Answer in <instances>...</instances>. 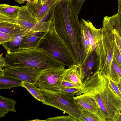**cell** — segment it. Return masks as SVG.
<instances>
[{
  "label": "cell",
  "instance_id": "1",
  "mask_svg": "<svg viewBox=\"0 0 121 121\" xmlns=\"http://www.w3.org/2000/svg\"><path fill=\"white\" fill-rule=\"evenodd\" d=\"M54 31L67 50L74 64H81L86 55L81 39L80 21L77 20L69 2H59L52 20Z\"/></svg>",
  "mask_w": 121,
  "mask_h": 121
},
{
  "label": "cell",
  "instance_id": "2",
  "mask_svg": "<svg viewBox=\"0 0 121 121\" xmlns=\"http://www.w3.org/2000/svg\"><path fill=\"white\" fill-rule=\"evenodd\" d=\"M85 95L93 99L105 121H116L121 112V100L110 84L107 76L95 73L83 82L75 95Z\"/></svg>",
  "mask_w": 121,
  "mask_h": 121
},
{
  "label": "cell",
  "instance_id": "3",
  "mask_svg": "<svg viewBox=\"0 0 121 121\" xmlns=\"http://www.w3.org/2000/svg\"><path fill=\"white\" fill-rule=\"evenodd\" d=\"M4 59L7 65L9 66H27L41 70L65 68L66 66L47 50L39 47L6 53Z\"/></svg>",
  "mask_w": 121,
  "mask_h": 121
},
{
  "label": "cell",
  "instance_id": "4",
  "mask_svg": "<svg viewBox=\"0 0 121 121\" xmlns=\"http://www.w3.org/2000/svg\"><path fill=\"white\" fill-rule=\"evenodd\" d=\"M44 99L42 104L54 107L80 121L81 112L74 98V95L58 91L40 89Z\"/></svg>",
  "mask_w": 121,
  "mask_h": 121
},
{
  "label": "cell",
  "instance_id": "5",
  "mask_svg": "<svg viewBox=\"0 0 121 121\" xmlns=\"http://www.w3.org/2000/svg\"><path fill=\"white\" fill-rule=\"evenodd\" d=\"M38 47L47 50L68 66L74 64L67 50L54 31L48 32Z\"/></svg>",
  "mask_w": 121,
  "mask_h": 121
},
{
  "label": "cell",
  "instance_id": "6",
  "mask_svg": "<svg viewBox=\"0 0 121 121\" xmlns=\"http://www.w3.org/2000/svg\"><path fill=\"white\" fill-rule=\"evenodd\" d=\"M79 21L81 28L87 35L89 43V51L87 55L91 52L95 51L96 52L98 59H99L101 56L103 52L102 34L101 28L98 29L96 28L94 26L92 23L89 20H85L82 18Z\"/></svg>",
  "mask_w": 121,
  "mask_h": 121
},
{
  "label": "cell",
  "instance_id": "7",
  "mask_svg": "<svg viewBox=\"0 0 121 121\" xmlns=\"http://www.w3.org/2000/svg\"><path fill=\"white\" fill-rule=\"evenodd\" d=\"M3 69L5 75L17 78L23 82L34 84L44 70L27 66H14L7 65Z\"/></svg>",
  "mask_w": 121,
  "mask_h": 121
},
{
  "label": "cell",
  "instance_id": "8",
  "mask_svg": "<svg viewBox=\"0 0 121 121\" xmlns=\"http://www.w3.org/2000/svg\"><path fill=\"white\" fill-rule=\"evenodd\" d=\"M65 69L64 67L45 69L34 84L40 89H49L55 85L60 76Z\"/></svg>",
  "mask_w": 121,
  "mask_h": 121
},
{
  "label": "cell",
  "instance_id": "9",
  "mask_svg": "<svg viewBox=\"0 0 121 121\" xmlns=\"http://www.w3.org/2000/svg\"><path fill=\"white\" fill-rule=\"evenodd\" d=\"M59 78L81 85L83 82L84 75L81 64H73L68 66Z\"/></svg>",
  "mask_w": 121,
  "mask_h": 121
},
{
  "label": "cell",
  "instance_id": "10",
  "mask_svg": "<svg viewBox=\"0 0 121 121\" xmlns=\"http://www.w3.org/2000/svg\"><path fill=\"white\" fill-rule=\"evenodd\" d=\"M17 19V24L27 31L32 30L39 23L26 5L20 7Z\"/></svg>",
  "mask_w": 121,
  "mask_h": 121
},
{
  "label": "cell",
  "instance_id": "11",
  "mask_svg": "<svg viewBox=\"0 0 121 121\" xmlns=\"http://www.w3.org/2000/svg\"><path fill=\"white\" fill-rule=\"evenodd\" d=\"M59 2L60 0H48L42 4L41 0H38L37 2H27L26 5L39 22L52 6Z\"/></svg>",
  "mask_w": 121,
  "mask_h": 121
},
{
  "label": "cell",
  "instance_id": "12",
  "mask_svg": "<svg viewBox=\"0 0 121 121\" xmlns=\"http://www.w3.org/2000/svg\"><path fill=\"white\" fill-rule=\"evenodd\" d=\"M74 98L79 108H83L95 114L101 121H105L99 107L93 99L82 95L74 96Z\"/></svg>",
  "mask_w": 121,
  "mask_h": 121
},
{
  "label": "cell",
  "instance_id": "13",
  "mask_svg": "<svg viewBox=\"0 0 121 121\" xmlns=\"http://www.w3.org/2000/svg\"><path fill=\"white\" fill-rule=\"evenodd\" d=\"M48 32L33 30L28 31L22 39L20 50L38 47L42 39Z\"/></svg>",
  "mask_w": 121,
  "mask_h": 121
},
{
  "label": "cell",
  "instance_id": "14",
  "mask_svg": "<svg viewBox=\"0 0 121 121\" xmlns=\"http://www.w3.org/2000/svg\"><path fill=\"white\" fill-rule=\"evenodd\" d=\"M98 65V57L95 51H92L86 56L81 64L84 75L83 82L96 71Z\"/></svg>",
  "mask_w": 121,
  "mask_h": 121
},
{
  "label": "cell",
  "instance_id": "15",
  "mask_svg": "<svg viewBox=\"0 0 121 121\" xmlns=\"http://www.w3.org/2000/svg\"><path fill=\"white\" fill-rule=\"evenodd\" d=\"M23 81L17 78L4 74L3 69L0 70V89H9L22 87Z\"/></svg>",
  "mask_w": 121,
  "mask_h": 121
},
{
  "label": "cell",
  "instance_id": "16",
  "mask_svg": "<svg viewBox=\"0 0 121 121\" xmlns=\"http://www.w3.org/2000/svg\"><path fill=\"white\" fill-rule=\"evenodd\" d=\"M28 31L24 32L13 37L10 40L2 45L6 51V53L16 52L20 50L22 39Z\"/></svg>",
  "mask_w": 121,
  "mask_h": 121
},
{
  "label": "cell",
  "instance_id": "17",
  "mask_svg": "<svg viewBox=\"0 0 121 121\" xmlns=\"http://www.w3.org/2000/svg\"><path fill=\"white\" fill-rule=\"evenodd\" d=\"M27 31L17 24L7 22H0V31L10 35L12 37Z\"/></svg>",
  "mask_w": 121,
  "mask_h": 121
},
{
  "label": "cell",
  "instance_id": "18",
  "mask_svg": "<svg viewBox=\"0 0 121 121\" xmlns=\"http://www.w3.org/2000/svg\"><path fill=\"white\" fill-rule=\"evenodd\" d=\"M20 7L6 4H0V14L11 18H17Z\"/></svg>",
  "mask_w": 121,
  "mask_h": 121
},
{
  "label": "cell",
  "instance_id": "19",
  "mask_svg": "<svg viewBox=\"0 0 121 121\" xmlns=\"http://www.w3.org/2000/svg\"><path fill=\"white\" fill-rule=\"evenodd\" d=\"M22 87L25 88L38 101L42 102L44 101L40 89L36 87L34 84L23 81Z\"/></svg>",
  "mask_w": 121,
  "mask_h": 121
},
{
  "label": "cell",
  "instance_id": "20",
  "mask_svg": "<svg viewBox=\"0 0 121 121\" xmlns=\"http://www.w3.org/2000/svg\"><path fill=\"white\" fill-rule=\"evenodd\" d=\"M108 76L117 83L121 82V69L114 60H113L112 62Z\"/></svg>",
  "mask_w": 121,
  "mask_h": 121
},
{
  "label": "cell",
  "instance_id": "21",
  "mask_svg": "<svg viewBox=\"0 0 121 121\" xmlns=\"http://www.w3.org/2000/svg\"><path fill=\"white\" fill-rule=\"evenodd\" d=\"M17 102L11 98H9L0 95V107L4 108L9 112H16L15 108Z\"/></svg>",
  "mask_w": 121,
  "mask_h": 121
},
{
  "label": "cell",
  "instance_id": "22",
  "mask_svg": "<svg viewBox=\"0 0 121 121\" xmlns=\"http://www.w3.org/2000/svg\"><path fill=\"white\" fill-rule=\"evenodd\" d=\"M81 112L80 121H101L95 114L82 108H79Z\"/></svg>",
  "mask_w": 121,
  "mask_h": 121
},
{
  "label": "cell",
  "instance_id": "23",
  "mask_svg": "<svg viewBox=\"0 0 121 121\" xmlns=\"http://www.w3.org/2000/svg\"><path fill=\"white\" fill-rule=\"evenodd\" d=\"M80 86L66 80L58 78L55 85L49 90L57 91L65 88L77 87Z\"/></svg>",
  "mask_w": 121,
  "mask_h": 121
},
{
  "label": "cell",
  "instance_id": "24",
  "mask_svg": "<svg viewBox=\"0 0 121 121\" xmlns=\"http://www.w3.org/2000/svg\"><path fill=\"white\" fill-rule=\"evenodd\" d=\"M85 0H71L70 4L76 19L78 20V16L83 3Z\"/></svg>",
  "mask_w": 121,
  "mask_h": 121
},
{
  "label": "cell",
  "instance_id": "25",
  "mask_svg": "<svg viewBox=\"0 0 121 121\" xmlns=\"http://www.w3.org/2000/svg\"><path fill=\"white\" fill-rule=\"evenodd\" d=\"M59 2L56 3L52 6L39 23L48 22L52 20L56 5Z\"/></svg>",
  "mask_w": 121,
  "mask_h": 121
},
{
  "label": "cell",
  "instance_id": "26",
  "mask_svg": "<svg viewBox=\"0 0 121 121\" xmlns=\"http://www.w3.org/2000/svg\"><path fill=\"white\" fill-rule=\"evenodd\" d=\"M45 120L46 121H77L76 119L69 115L49 118Z\"/></svg>",
  "mask_w": 121,
  "mask_h": 121
},
{
  "label": "cell",
  "instance_id": "27",
  "mask_svg": "<svg viewBox=\"0 0 121 121\" xmlns=\"http://www.w3.org/2000/svg\"><path fill=\"white\" fill-rule=\"evenodd\" d=\"M82 85L77 87L65 88L56 91H61L66 93L72 94L74 95L76 93L80 90L82 87Z\"/></svg>",
  "mask_w": 121,
  "mask_h": 121
},
{
  "label": "cell",
  "instance_id": "28",
  "mask_svg": "<svg viewBox=\"0 0 121 121\" xmlns=\"http://www.w3.org/2000/svg\"><path fill=\"white\" fill-rule=\"evenodd\" d=\"M113 32L114 35L116 44L118 47L121 54V33L117 30L115 28V26L113 30Z\"/></svg>",
  "mask_w": 121,
  "mask_h": 121
},
{
  "label": "cell",
  "instance_id": "29",
  "mask_svg": "<svg viewBox=\"0 0 121 121\" xmlns=\"http://www.w3.org/2000/svg\"><path fill=\"white\" fill-rule=\"evenodd\" d=\"M113 60L116 61L121 69V54L116 44L113 53Z\"/></svg>",
  "mask_w": 121,
  "mask_h": 121
},
{
  "label": "cell",
  "instance_id": "30",
  "mask_svg": "<svg viewBox=\"0 0 121 121\" xmlns=\"http://www.w3.org/2000/svg\"><path fill=\"white\" fill-rule=\"evenodd\" d=\"M109 82L116 93L121 100V95L117 83L107 76Z\"/></svg>",
  "mask_w": 121,
  "mask_h": 121
},
{
  "label": "cell",
  "instance_id": "31",
  "mask_svg": "<svg viewBox=\"0 0 121 121\" xmlns=\"http://www.w3.org/2000/svg\"><path fill=\"white\" fill-rule=\"evenodd\" d=\"M0 43L2 45L5 43L9 41L13 37L8 34L0 31Z\"/></svg>",
  "mask_w": 121,
  "mask_h": 121
},
{
  "label": "cell",
  "instance_id": "32",
  "mask_svg": "<svg viewBox=\"0 0 121 121\" xmlns=\"http://www.w3.org/2000/svg\"><path fill=\"white\" fill-rule=\"evenodd\" d=\"M7 22L17 24V18H13L0 14V22Z\"/></svg>",
  "mask_w": 121,
  "mask_h": 121
},
{
  "label": "cell",
  "instance_id": "33",
  "mask_svg": "<svg viewBox=\"0 0 121 121\" xmlns=\"http://www.w3.org/2000/svg\"><path fill=\"white\" fill-rule=\"evenodd\" d=\"M3 53L1 54L0 55V70L3 69V68L7 64L4 59L3 56Z\"/></svg>",
  "mask_w": 121,
  "mask_h": 121
},
{
  "label": "cell",
  "instance_id": "34",
  "mask_svg": "<svg viewBox=\"0 0 121 121\" xmlns=\"http://www.w3.org/2000/svg\"><path fill=\"white\" fill-rule=\"evenodd\" d=\"M9 112L6 109L0 107V118L4 117Z\"/></svg>",
  "mask_w": 121,
  "mask_h": 121
},
{
  "label": "cell",
  "instance_id": "35",
  "mask_svg": "<svg viewBox=\"0 0 121 121\" xmlns=\"http://www.w3.org/2000/svg\"><path fill=\"white\" fill-rule=\"evenodd\" d=\"M117 13L119 16L120 21L121 23V8L118 6Z\"/></svg>",
  "mask_w": 121,
  "mask_h": 121
},
{
  "label": "cell",
  "instance_id": "36",
  "mask_svg": "<svg viewBox=\"0 0 121 121\" xmlns=\"http://www.w3.org/2000/svg\"><path fill=\"white\" fill-rule=\"evenodd\" d=\"M18 3L21 4H24L25 3V1L23 0H14Z\"/></svg>",
  "mask_w": 121,
  "mask_h": 121
},
{
  "label": "cell",
  "instance_id": "37",
  "mask_svg": "<svg viewBox=\"0 0 121 121\" xmlns=\"http://www.w3.org/2000/svg\"><path fill=\"white\" fill-rule=\"evenodd\" d=\"M117 84L121 95V82H119Z\"/></svg>",
  "mask_w": 121,
  "mask_h": 121
},
{
  "label": "cell",
  "instance_id": "38",
  "mask_svg": "<svg viewBox=\"0 0 121 121\" xmlns=\"http://www.w3.org/2000/svg\"><path fill=\"white\" fill-rule=\"evenodd\" d=\"M117 4L118 6L121 8V0H118Z\"/></svg>",
  "mask_w": 121,
  "mask_h": 121
},
{
  "label": "cell",
  "instance_id": "39",
  "mask_svg": "<svg viewBox=\"0 0 121 121\" xmlns=\"http://www.w3.org/2000/svg\"><path fill=\"white\" fill-rule=\"evenodd\" d=\"M116 121H121V112Z\"/></svg>",
  "mask_w": 121,
  "mask_h": 121
},
{
  "label": "cell",
  "instance_id": "40",
  "mask_svg": "<svg viewBox=\"0 0 121 121\" xmlns=\"http://www.w3.org/2000/svg\"><path fill=\"white\" fill-rule=\"evenodd\" d=\"M24 1H27V2H33L36 1V0H23Z\"/></svg>",
  "mask_w": 121,
  "mask_h": 121
},
{
  "label": "cell",
  "instance_id": "41",
  "mask_svg": "<svg viewBox=\"0 0 121 121\" xmlns=\"http://www.w3.org/2000/svg\"><path fill=\"white\" fill-rule=\"evenodd\" d=\"M29 121H46V120H41L39 119H35L34 120H30Z\"/></svg>",
  "mask_w": 121,
  "mask_h": 121
},
{
  "label": "cell",
  "instance_id": "42",
  "mask_svg": "<svg viewBox=\"0 0 121 121\" xmlns=\"http://www.w3.org/2000/svg\"><path fill=\"white\" fill-rule=\"evenodd\" d=\"M71 0H60V1L63 2H70Z\"/></svg>",
  "mask_w": 121,
  "mask_h": 121
},
{
  "label": "cell",
  "instance_id": "43",
  "mask_svg": "<svg viewBox=\"0 0 121 121\" xmlns=\"http://www.w3.org/2000/svg\"><path fill=\"white\" fill-rule=\"evenodd\" d=\"M48 0H41L42 4H44Z\"/></svg>",
  "mask_w": 121,
  "mask_h": 121
},
{
  "label": "cell",
  "instance_id": "44",
  "mask_svg": "<svg viewBox=\"0 0 121 121\" xmlns=\"http://www.w3.org/2000/svg\"><path fill=\"white\" fill-rule=\"evenodd\" d=\"M38 0H36V2H37V1H38Z\"/></svg>",
  "mask_w": 121,
  "mask_h": 121
}]
</instances>
